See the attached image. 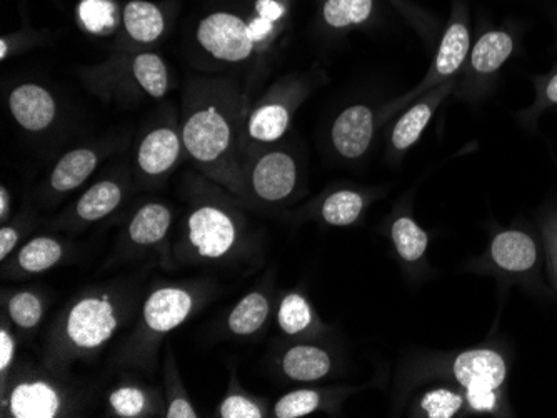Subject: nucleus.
I'll return each instance as SVG.
<instances>
[{"label":"nucleus","mask_w":557,"mask_h":418,"mask_svg":"<svg viewBox=\"0 0 557 418\" xmlns=\"http://www.w3.org/2000/svg\"><path fill=\"white\" fill-rule=\"evenodd\" d=\"M14 119L22 129L29 132H41L56 119V100L49 90L41 85L24 84L12 90L9 97Z\"/></svg>","instance_id":"nucleus-8"},{"label":"nucleus","mask_w":557,"mask_h":418,"mask_svg":"<svg viewBox=\"0 0 557 418\" xmlns=\"http://www.w3.org/2000/svg\"><path fill=\"white\" fill-rule=\"evenodd\" d=\"M464 399L461 395L447 389L427 392L421 400V407L429 418H452L461 410Z\"/></svg>","instance_id":"nucleus-32"},{"label":"nucleus","mask_w":557,"mask_h":418,"mask_svg":"<svg viewBox=\"0 0 557 418\" xmlns=\"http://www.w3.org/2000/svg\"><path fill=\"white\" fill-rule=\"evenodd\" d=\"M197 42L212 57L224 62H242L254 50L249 24L231 12H214L197 27Z\"/></svg>","instance_id":"nucleus-1"},{"label":"nucleus","mask_w":557,"mask_h":418,"mask_svg":"<svg viewBox=\"0 0 557 418\" xmlns=\"http://www.w3.org/2000/svg\"><path fill=\"white\" fill-rule=\"evenodd\" d=\"M374 135V114L366 105H352L341 112L332 125V144L346 159L366 154Z\"/></svg>","instance_id":"nucleus-6"},{"label":"nucleus","mask_w":557,"mask_h":418,"mask_svg":"<svg viewBox=\"0 0 557 418\" xmlns=\"http://www.w3.org/2000/svg\"><path fill=\"white\" fill-rule=\"evenodd\" d=\"M282 369L289 379L314 382L324 379L331 370V357L314 345H296L282 359Z\"/></svg>","instance_id":"nucleus-14"},{"label":"nucleus","mask_w":557,"mask_h":418,"mask_svg":"<svg viewBox=\"0 0 557 418\" xmlns=\"http://www.w3.org/2000/svg\"><path fill=\"white\" fill-rule=\"evenodd\" d=\"M182 137L192 159L202 164H212L231 149V124L216 107H204L187 119Z\"/></svg>","instance_id":"nucleus-2"},{"label":"nucleus","mask_w":557,"mask_h":418,"mask_svg":"<svg viewBox=\"0 0 557 418\" xmlns=\"http://www.w3.org/2000/svg\"><path fill=\"white\" fill-rule=\"evenodd\" d=\"M169 418H196L197 412L192 409V405L186 399H176L167 409Z\"/></svg>","instance_id":"nucleus-41"},{"label":"nucleus","mask_w":557,"mask_h":418,"mask_svg":"<svg viewBox=\"0 0 557 418\" xmlns=\"http://www.w3.org/2000/svg\"><path fill=\"white\" fill-rule=\"evenodd\" d=\"M457 382L464 387H477L486 385L497 390L506 382V360L496 350L474 349L462 352L452 367Z\"/></svg>","instance_id":"nucleus-7"},{"label":"nucleus","mask_w":557,"mask_h":418,"mask_svg":"<svg viewBox=\"0 0 557 418\" xmlns=\"http://www.w3.org/2000/svg\"><path fill=\"white\" fill-rule=\"evenodd\" d=\"M7 205H9V195H7L6 187L0 189V217L6 219L7 217Z\"/></svg>","instance_id":"nucleus-43"},{"label":"nucleus","mask_w":557,"mask_h":418,"mask_svg":"<svg viewBox=\"0 0 557 418\" xmlns=\"http://www.w3.org/2000/svg\"><path fill=\"white\" fill-rule=\"evenodd\" d=\"M79 19L87 30L102 34L116 25V5L111 0H82Z\"/></svg>","instance_id":"nucleus-29"},{"label":"nucleus","mask_w":557,"mask_h":418,"mask_svg":"<svg viewBox=\"0 0 557 418\" xmlns=\"http://www.w3.org/2000/svg\"><path fill=\"white\" fill-rule=\"evenodd\" d=\"M439 94V92H437ZM437 94H431L426 100H422L419 104L412 105L401 119L397 120V124L392 129V145L396 150H406L416 144L422 132L426 129L429 120H431L432 112L437 102L441 100L442 95L436 97Z\"/></svg>","instance_id":"nucleus-17"},{"label":"nucleus","mask_w":557,"mask_h":418,"mask_svg":"<svg viewBox=\"0 0 557 418\" xmlns=\"http://www.w3.org/2000/svg\"><path fill=\"white\" fill-rule=\"evenodd\" d=\"M181 154V140L179 135L171 129L152 130L146 139L142 140L137 162L146 174L161 175L176 164Z\"/></svg>","instance_id":"nucleus-12"},{"label":"nucleus","mask_w":557,"mask_h":418,"mask_svg":"<svg viewBox=\"0 0 557 418\" xmlns=\"http://www.w3.org/2000/svg\"><path fill=\"white\" fill-rule=\"evenodd\" d=\"M221 417L224 418H261L262 410L252 400L242 395H231L221 405Z\"/></svg>","instance_id":"nucleus-34"},{"label":"nucleus","mask_w":557,"mask_h":418,"mask_svg":"<svg viewBox=\"0 0 557 418\" xmlns=\"http://www.w3.org/2000/svg\"><path fill=\"white\" fill-rule=\"evenodd\" d=\"M392 242L397 254L406 262H417L426 254L429 237L426 230L421 229L411 217H399L392 224Z\"/></svg>","instance_id":"nucleus-23"},{"label":"nucleus","mask_w":557,"mask_h":418,"mask_svg":"<svg viewBox=\"0 0 557 418\" xmlns=\"http://www.w3.org/2000/svg\"><path fill=\"white\" fill-rule=\"evenodd\" d=\"M97 155L89 149H76L57 162L51 175L52 189L69 192L84 184L96 170Z\"/></svg>","instance_id":"nucleus-16"},{"label":"nucleus","mask_w":557,"mask_h":418,"mask_svg":"<svg viewBox=\"0 0 557 418\" xmlns=\"http://www.w3.org/2000/svg\"><path fill=\"white\" fill-rule=\"evenodd\" d=\"M0 370L9 369V365L12 364V359H14V350H16V345H14V340H12L11 335L7 334V330H2L0 332Z\"/></svg>","instance_id":"nucleus-39"},{"label":"nucleus","mask_w":557,"mask_h":418,"mask_svg":"<svg viewBox=\"0 0 557 418\" xmlns=\"http://www.w3.org/2000/svg\"><path fill=\"white\" fill-rule=\"evenodd\" d=\"M321 405V395L316 390H296L284 395L276 407L274 414L277 418H299L312 414Z\"/></svg>","instance_id":"nucleus-30"},{"label":"nucleus","mask_w":557,"mask_h":418,"mask_svg":"<svg viewBox=\"0 0 557 418\" xmlns=\"http://www.w3.org/2000/svg\"><path fill=\"white\" fill-rule=\"evenodd\" d=\"M252 190L266 202H281L296 189V160L286 152H269L257 160L251 174Z\"/></svg>","instance_id":"nucleus-5"},{"label":"nucleus","mask_w":557,"mask_h":418,"mask_svg":"<svg viewBox=\"0 0 557 418\" xmlns=\"http://www.w3.org/2000/svg\"><path fill=\"white\" fill-rule=\"evenodd\" d=\"M374 0H326L324 20L334 29L359 25L371 17Z\"/></svg>","instance_id":"nucleus-26"},{"label":"nucleus","mask_w":557,"mask_h":418,"mask_svg":"<svg viewBox=\"0 0 557 418\" xmlns=\"http://www.w3.org/2000/svg\"><path fill=\"white\" fill-rule=\"evenodd\" d=\"M111 405L121 417H137L146 407V395L134 387H124L111 395Z\"/></svg>","instance_id":"nucleus-33"},{"label":"nucleus","mask_w":557,"mask_h":418,"mask_svg":"<svg viewBox=\"0 0 557 418\" xmlns=\"http://www.w3.org/2000/svg\"><path fill=\"white\" fill-rule=\"evenodd\" d=\"M544 240H546L547 259L557 284V215L547 220L544 225Z\"/></svg>","instance_id":"nucleus-36"},{"label":"nucleus","mask_w":557,"mask_h":418,"mask_svg":"<svg viewBox=\"0 0 557 418\" xmlns=\"http://www.w3.org/2000/svg\"><path fill=\"white\" fill-rule=\"evenodd\" d=\"M59 407V395L44 382L21 384L11 395V412L17 418L56 417Z\"/></svg>","instance_id":"nucleus-13"},{"label":"nucleus","mask_w":557,"mask_h":418,"mask_svg":"<svg viewBox=\"0 0 557 418\" xmlns=\"http://www.w3.org/2000/svg\"><path fill=\"white\" fill-rule=\"evenodd\" d=\"M256 12L262 19L271 20V22L276 24L277 20H281L284 17L286 9L277 0H257Z\"/></svg>","instance_id":"nucleus-37"},{"label":"nucleus","mask_w":557,"mask_h":418,"mask_svg":"<svg viewBox=\"0 0 557 418\" xmlns=\"http://www.w3.org/2000/svg\"><path fill=\"white\" fill-rule=\"evenodd\" d=\"M511 35L506 32H487L482 35L481 39L477 40L471 54L472 69L479 72V74H492L501 67L509 55L512 54Z\"/></svg>","instance_id":"nucleus-19"},{"label":"nucleus","mask_w":557,"mask_h":418,"mask_svg":"<svg viewBox=\"0 0 557 418\" xmlns=\"http://www.w3.org/2000/svg\"><path fill=\"white\" fill-rule=\"evenodd\" d=\"M132 72L137 84L141 85L151 97L161 99L166 95L169 77H167L166 65L159 55L151 52L137 55L132 64Z\"/></svg>","instance_id":"nucleus-24"},{"label":"nucleus","mask_w":557,"mask_h":418,"mask_svg":"<svg viewBox=\"0 0 557 418\" xmlns=\"http://www.w3.org/2000/svg\"><path fill=\"white\" fill-rule=\"evenodd\" d=\"M62 247L57 240L39 237L29 242L19 254V265L26 272H44L61 260Z\"/></svg>","instance_id":"nucleus-27"},{"label":"nucleus","mask_w":557,"mask_h":418,"mask_svg":"<svg viewBox=\"0 0 557 418\" xmlns=\"http://www.w3.org/2000/svg\"><path fill=\"white\" fill-rule=\"evenodd\" d=\"M9 315L22 329H34L42 319V304L31 292H21L9 300Z\"/></svg>","instance_id":"nucleus-31"},{"label":"nucleus","mask_w":557,"mask_h":418,"mask_svg":"<svg viewBox=\"0 0 557 418\" xmlns=\"http://www.w3.org/2000/svg\"><path fill=\"white\" fill-rule=\"evenodd\" d=\"M272 32H274V22H271V20L262 19L257 15L256 19L249 22V34H251L254 44L266 40Z\"/></svg>","instance_id":"nucleus-38"},{"label":"nucleus","mask_w":557,"mask_h":418,"mask_svg":"<svg viewBox=\"0 0 557 418\" xmlns=\"http://www.w3.org/2000/svg\"><path fill=\"white\" fill-rule=\"evenodd\" d=\"M7 52H9V47H7V40L2 39L0 40V59H6Z\"/></svg>","instance_id":"nucleus-44"},{"label":"nucleus","mask_w":557,"mask_h":418,"mask_svg":"<svg viewBox=\"0 0 557 418\" xmlns=\"http://www.w3.org/2000/svg\"><path fill=\"white\" fill-rule=\"evenodd\" d=\"M192 310V297L186 290H156L144 305V320L147 327L157 334L171 332L189 317Z\"/></svg>","instance_id":"nucleus-9"},{"label":"nucleus","mask_w":557,"mask_h":418,"mask_svg":"<svg viewBox=\"0 0 557 418\" xmlns=\"http://www.w3.org/2000/svg\"><path fill=\"white\" fill-rule=\"evenodd\" d=\"M124 25L131 39L151 44L161 37L166 22L157 5L147 0H132L124 9Z\"/></svg>","instance_id":"nucleus-15"},{"label":"nucleus","mask_w":557,"mask_h":418,"mask_svg":"<svg viewBox=\"0 0 557 418\" xmlns=\"http://www.w3.org/2000/svg\"><path fill=\"white\" fill-rule=\"evenodd\" d=\"M466 402L476 412H492L497 407V390L477 385L466 389Z\"/></svg>","instance_id":"nucleus-35"},{"label":"nucleus","mask_w":557,"mask_h":418,"mask_svg":"<svg viewBox=\"0 0 557 418\" xmlns=\"http://www.w3.org/2000/svg\"><path fill=\"white\" fill-rule=\"evenodd\" d=\"M269 317V302L259 292H252L232 310L229 329L236 335H252L266 324Z\"/></svg>","instance_id":"nucleus-22"},{"label":"nucleus","mask_w":557,"mask_h":418,"mask_svg":"<svg viewBox=\"0 0 557 418\" xmlns=\"http://www.w3.org/2000/svg\"><path fill=\"white\" fill-rule=\"evenodd\" d=\"M122 190L116 182L104 180L92 185L77 204V215L86 222H97L111 214L121 204Z\"/></svg>","instance_id":"nucleus-21"},{"label":"nucleus","mask_w":557,"mask_h":418,"mask_svg":"<svg viewBox=\"0 0 557 418\" xmlns=\"http://www.w3.org/2000/svg\"><path fill=\"white\" fill-rule=\"evenodd\" d=\"M189 239L202 257L219 259L236 242V227L226 212L216 207H201L189 219Z\"/></svg>","instance_id":"nucleus-4"},{"label":"nucleus","mask_w":557,"mask_h":418,"mask_svg":"<svg viewBox=\"0 0 557 418\" xmlns=\"http://www.w3.org/2000/svg\"><path fill=\"white\" fill-rule=\"evenodd\" d=\"M19 234L12 227H2L0 229V260H6L7 255L11 254L16 247Z\"/></svg>","instance_id":"nucleus-40"},{"label":"nucleus","mask_w":557,"mask_h":418,"mask_svg":"<svg viewBox=\"0 0 557 418\" xmlns=\"http://www.w3.org/2000/svg\"><path fill=\"white\" fill-rule=\"evenodd\" d=\"M289 122H291V114L286 105H261L249 119L247 134L252 140H257L262 144H271L286 134Z\"/></svg>","instance_id":"nucleus-20"},{"label":"nucleus","mask_w":557,"mask_h":418,"mask_svg":"<svg viewBox=\"0 0 557 418\" xmlns=\"http://www.w3.org/2000/svg\"><path fill=\"white\" fill-rule=\"evenodd\" d=\"M469 44H471V39H469V30L466 25L459 24V22L452 24L442 37L431 72L419 90L429 89L431 85H437L442 80L449 79L456 74L469 54Z\"/></svg>","instance_id":"nucleus-10"},{"label":"nucleus","mask_w":557,"mask_h":418,"mask_svg":"<svg viewBox=\"0 0 557 418\" xmlns=\"http://www.w3.org/2000/svg\"><path fill=\"white\" fill-rule=\"evenodd\" d=\"M171 210L162 204H147L137 212L129 225L132 242L152 245L161 242L171 227Z\"/></svg>","instance_id":"nucleus-18"},{"label":"nucleus","mask_w":557,"mask_h":418,"mask_svg":"<svg viewBox=\"0 0 557 418\" xmlns=\"http://www.w3.org/2000/svg\"><path fill=\"white\" fill-rule=\"evenodd\" d=\"M364 199L352 190H339L327 197L322 204V219L336 227H346L361 217Z\"/></svg>","instance_id":"nucleus-25"},{"label":"nucleus","mask_w":557,"mask_h":418,"mask_svg":"<svg viewBox=\"0 0 557 418\" xmlns=\"http://www.w3.org/2000/svg\"><path fill=\"white\" fill-rule=\"evenodd\" d=\"M546 97L551 100L552 104H557V74L547 84Z\"/></svg>","instance_id":"nucleus-42"},{"label":"nucleus","mask_w":557,"mask_h":418,"mask_svg":"<svg viewBox=\"0 0 557 418\" xmlns=\"http://www.w3.org/2000/svg\"><path fill=\"white\" fill-rule=\"evenodd\" d=\"M491 259L507 272H527L537 262L536 242L521 230H504L492 240Z\"/></svg>","instance_id":"nucleus-11"},{"label":"nucleus","mask_w":557,"mask_h":418,"mask_svg":"<svg viewBox=\"0 0 557 418\" xmlns=\"http://www.w3.org/2000/svg\"><path fill=\"white\" fill-rule=\"evenodd\" d=\"M277 320L286 334H301L311 325V305L307 304V300L299 294L286 295L282 300Z\"/></svg>","instance_id":"nucleus-28"},{"label":"nucleus","mask_w":557,"mask_h":418,"mask_svg":"<svg viewBox=\"0 0 557 418\" xmlns=\"http://www.w3.org/2000/svg\"><path fill=\"white\" fill-rule=\"evenodd\" d=\"M117 327L116 315L107 299H84L74 305L67 319L69 339L82 349H96L111 339Z\"/></svg>","instance_id":"nucleus-3"}]
</instances>
